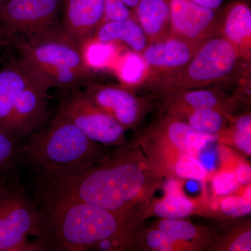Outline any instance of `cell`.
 Instances as JSON below:
<instances>
[{
	"instance_id": "obj_1",
	"label": "cell",
	"mask_w": 251,
	"mask_h": 251,
	"mask_svg": "<svg viewBox=\"0 0 251 251\" xmlns=\"http://www.w3.org/2000/svg\"><path fill=\"white\" fill-rule=\"evenodd\" d=\"M35 244L39 251H81L125 237L126 221L100 206L65 196L37 193Z\"/></svg>"
},
{
	"instance_id": "obj_2",
	"label": "cell",
	"mask_w": 251,
	"mask_h": 251,
	"mask_svg": "<svg viewBox=\"0 0 251 251\" xmlns=\"http://www.w3.org/2000/svg\"><path fill=\"white\" fill-rule=\"evenodd\" d=\"M96 163L74 169L38 172L37 193L75 198L126 219L145 183L143 171L126 160L100 166Z\"/></svg>"
},
{
	"instance_id": "obj_3",
	"label": "cell",
	"mask_w": 251,
	"mask_h": 251,
	"mask_svg": "<svg viewBox=\"0 0 251 251\" xmlns=\"http://www.w3.org/2000/svg\"><path fill=\"white\" fill-rule=\"evenodd\" d=\"M17 61L50 88L75 89L92 76L81 46L66 35L57 23L40 32L12 40Z\"/></svg>"
},
{
	"instance_id": "obj_4",
	"label": "cell",
	"mask_w": 251,
	"mask_h": 251,
	"mask_svg": "<svg viewBox=\"0 0 251 251\" xmlns=\"http://www.w3.org/2000/svg\"><path fill=\"white\" fill-rule=\"evenodd\" d=\"M98 143L72 122L55 115L50 122L28 136L21 145L25 158L38 172L57 171L90 166L97 162Z\"/></svg>"
},
{
	"instance_id": "obj_5",
	"label": "cell",
	"mask_w": 251,
	"mask_h": 251,
	"mask_svg": "<svg viewBox=\"0 0 251 251\" xmlns=\"http://www.w3.org/2000/svg\"><path fill=\"white\" fill-rule=\"evenodd\" d=\"M242 58L237 50L221 36L203 43L184 67L156 82L163 88L184 91L226 80Z\"/></svg>"
},
{
	"instance_id": "obj_6",
	"label": "cell",
	"mask_w": 251,
	"mask_h": 251,
	"mask_svg": "<svg viewBox=\"0 0 251 251\" xmlns=\"http://www.w3.org/2000/svg\"><path fill=\"white\" fill-rule=\"evenodd\" d=\"M0 175V251H39L35 243L39 211L36 198H31L17 178Z\"/></svg>"
},
{
	"instance_id": "obj_7",
	"label": "cell",
	"mask_w": 251,
	"mask_h": 251,
	"mask_svg": "<svg viewBox=\"0 0 251 251\" xmlns=\"http://www.w3.org/2000/svg\"><path fill=\"white\" fill-rule=\"evenodd\" d=\"M56 115L72 122L95 143L118 145L123 141L125 128L95 105L85 92L76 91L65 97Z\"/></svg>"
},
{
	"instance_id": "obj_8",
	"label": "cell",
	"mask_w": 251,
	"mask_h": 251,
	"mask_svg": "<svg viewBox=\"0 0 251 251\" xmlns=\"http://www.w3.org/2000/svg\"><path fill=\"white\" fill-rule=\"evenodd\" d=\"M63 0H6L0 6V27L6 41L40 32L59 23Z\"/></svg>"
},
{
	"instance_id": "obj_9",
	"label": "cell",
	"mask_w": 251,
	"mask_h": 251,
	"mask_svg": "<svg viewBox=\"0 0 251 251\" xmlns=\"http://www.w3.org/2000/svg\"><path fill=\"white\" fill-rule=\"evenodd\" d=\"M171 36L196 45L219 33L221 19L215 9L204 7L191 0H169Z\"/></svg>"
},
{
	"instance_id": "obj_10",
	"label": "cell",
	"mask_w": 251,
	"mask_h": 251,
	"mask_svg": "<svg viewBox=\"0 0 251 251\" xmlns=\"http://www.w3.org/2000/svg\"><path fill=\"white\" fill-rule=\"evenodd\" d=\"M49 90L47 85L32 75L15 104L8 129L15 138L21 140L28 137L44 125L48 117Z\"/></svg>"
},
{
	"instance_id": "obj_11",
	"label": "cell",
	"mask_w": 251,
	"mask_h": 251,
	"mask_svg": "<svg viewBox=\"0 0 251 251\" xmlns=\"http://www.w3.org/2000/svg\"><path fill=\"white\" fill-rule=\"evenodd\" d=\"M201 45L170 36L163 40L148 44L142 57L149 67V77L151 81L179 70L193 57Z\"/></svg>"
},
{
	"instance_id": "obj_12",
	"label": "cell",
	"mask_w": 251,
	"mask_h": 251,
	"mask_svg": "<svg viewBox=\"0 0 251 251\" xmlns=\"http://www.w3.org/2000/svg\"><path fill=\"white\" fill-rule=\"evenodd\" d=\"M61 13L62 31L81 46L103 23L104 0H63Z\"/></svg>"
},
{
	"instance_id": "obj_13",
	"label": "cell",
	"mask_w": 251,
	"mask_h": 251,
	"mask_svg": "<svg viewBox=\"0 0 251 251\" xmlns=\"http://www.w3.org/2000/svg\"><path fill=\"white\" fill-rule=\"evenodd\" d=\"M86 95L95 105L113 117L124 127L135 123L140 112L138 99L122 87L100 85L88 82L85 84Z\"/></svg>"
},
{
	"instance_id": "obj_14",
	"label": "cell",
	"mask_w": 251,
	"mask_h": 251,
	"mask_svg": "<svg viewBox=\"0 0 251 251\" xmlns=\"http://www.w3.org/2000/svg\"><path fill=\"white\" fill-rule=\"evenodd\" d=\"M31 78L17 60L0 71V127L8 132L16 100Z\"/></svg>"
},
{
	"instance_id": "obj_15",
	"label": "cell",
	"mask_w": 251,
	"mask_h": 251,
	"mask_svg": "<svg viewBox=\"0 0 251 251\" xmlns=\"http://www.w3.org/2000/svg\"><path fill=\"white\" fill-rule=\"evenodd\" d=\"M219 33L237 50L241 57L250 53L251 11L243 2L231 4L220 23Z\"/></svg>"
},
{
	"instance_id": "obj_16",
	"label": "cell",
	"mask_w": 251,
	"mask_h": 251,
	"mask_svg": "<svg viewBox=\"0 0 251 251\" xmlns=\"http://www.w3.org/2000/svg\"><path fill=\"white\" fill-rule=\"evenodd\" d=\"M135 10L149 44L171 36L170 6L167 0H140Z\"/></svg>"
},
{
	"instance_id": "obj_17",
	"label": "cell",
	"mask_w": 251,
	"mask_h": 251,
	"mask_svg": "<svg viewBox=\"0 0 251 251\" xmlns=\"http://www.w3.org/2000/svg\"><path fill=\"white\" fill-rule=\"evenodd\" d=\"M92 38L104 43L122 41L138 53L143 52L148 46L145 33L132 18L102 23Z\"/></svg>"
},
{
	"instance_id": "obj_18",
	"label": "cell",
	"mask_w": 251,
	"mask_h": 251,
	"mask_svg": "<svg viewBox=\"0 0 251 251\" xmlns=\"http://www.w3.org/2000/svg\"><path fill=\"white\" fill-rule=\"evenodd\" d=\"M167 135L173 145L181 152L193 155L199 152L208 143L214 141L213 134L202 133L183 122H172L168 126Z\"/></svg>"
},
{
	"instance_id": "obj_19",
	"label": "cell",
	"mask_w": 251,
	"mask_h": 251,
	"mask_svg": "<svg viewBox=\"0 0 251 251\" xmlns=\"http://www.w3.org/2000/svg\"><path fill=\"white\" fill-rule=\"evenodd\" d=\"M194 208L192 201L180 191L179 186L171 182L167 186V196L155 206L157 216L166 219H179L186 217Z\"/></svg>"
},
{
	"instance_id": "obj_20",
	"label": "cell",
	"mask_w": 251,
	"mask_h": 251,
	"mask_svg": "<svg viewBox=\"0 0 251 251\" xmlns=\"http://www.w3.org/2000/svg\"><path fill=\"white\" fill-rule=\"evenodd\" d=\"M82 57L90 69L108 67L117 59L115 43H104L90 38L81 45Z\"/></svg>"
},
{
	"instance_id": "obj_21",
	"label": "cell",
	"mask_w": 251,
	"mask_h": 251,
	"mask_svg": "<svg viewBox=\"0 0 251 251\" xmlns=\"http://www.w3.org/2000/svg\"><path fill=\"white\" fill-rule=\"evenodd\" d=\"M116 70L122 82L127 85H135L146 76L148 69L141 54L128 52L117 59Z\"/></svg>"
},
{
	"instance_id": "obj_22",
	"label": "cell",
	"mask_w": 251,
	"mask_h": 251,
	"mask_svg": "<svg viewBox=\"0 0 251 251\" xmlns=\"http://www.w3.org/2000/svg\"><path fill=\"white\" fill-rule=\"evenodd\" d=\"M19 139L0 127V175H10L21 158Z\"/></svg>"
},
{
	"instance_id": "obj_23",
	"label": "cell",
	"mask_w": 251,
	"mask_h": 251,
	"mask_svg": "<svg viewBox=\"0 0 251 251\" xmlns=\"http://www.w3.org/2000/svg\"><path fill=\"white\" fill-rule=\"evenodd\" d=\"M224 119L216 109H201L190 111L188 125L202 133L214 134L222 128Z\"/></svg>"
},
{
	"instance_id": "obj_24",
	"label": "cell",
	"mask_w": 251,
	"mask_h": 251,
	"mask_svg": "<svg viewBox=\"0 0 251 251\" xmlns=\"http://www.w3.org/2000/svg\"><path fill=\"white\" fill-rule=\"evenodd\" d=\"M179 101L190 111L201 109H216L219 99L215 92L209 90H196L185 92L180 96Z\"/></svg>"
},
{
	"instance_id": "obj_25",
	"label": "cell",
	"mask_w": 251,
	"mask_h": 251,
	"mask_svg": "<svg viewBox=\"0 0 251 251\" xmlns=\"http://www.w3.org/2000/svg\"><path fill=\"white\" fill-rule=\"evenodd\" d=\"M158 227L176 242L191 240L197 235V229L193 224L181 220L165 219Z\"/></svg>"
},
{
	"instance_id": "obj_26",
	"label": "cell",
	"mask_w": 251,
	"mask_h": 251,
	"mask_svg": "<svg viewBox=\"0 0 251 251\" xmlns=\"http://www.w3.org/2000/svg\"><path fill=\"white\" fill-rule=\"evenodd\" d=\"M175 173L184 179L203 180L207 172L204 165L193 155H182L175 164Z\"/></svg>"
},
{
	"instance_id": "obj_27",
	"label": "cell",
	"mask_w": 251,
	"mask_h": 251,
	"mask_svg": "<svg viewBox=\"0 0 251 251\" xmlns=\"http://www.w3.org/2000/svg\"><path fill=\"white\" fill-rule=\"evenodd\" d=\"M251 188L244 196H230L221 202V209L229 216H241L251 212Z\"/></svg>"
},
{
	"instance_id": "obj_28",
	"label": "cell",
	"mask_w": 251,
	"mask_h": 251,
	"mask_svg": "<svg viewBox=\"0 0 251 251\" xmlns=\"http://www.w3.org/2000/svg\"><path fill=\"white\" fill-rule=\"evenodd\" d=\"M251 126L250 115L240 117L236 123V144L238 148L249 155L251 153Z\"/></svg>"
},
{
	"instance_id": "obj_29",
	"label": "cell",
	"mask_w": 251,
	"mask_h": 251,
	"mask_svg": "<svg viewBox=\"0 0 251 251\" xmlns=\"http://www.w3.org/2000/svg\"><path fill=\"white\" fill-rule=\"evenodd\" d=\"M105 19L108 21H124L131 18L129 8L121 0H104Z\"/></svg>"
},
{
	"instance_id": "obj_30",
	"label": "cell",
	"mask_w": 251,
	"mask_h": 251,
	"mask_svg": "<svg viewBox=\"0 0 251 251\" xmlns=\"http://www.w3.org/2000/svg\"><path fill=\"white\" fill-rule=\"evenodd\" d=\"M239 184L234 173L227 171L216 175L212 181L214 191L219 195L229 194L236 189Z\"/></svg>"
},
{
	"instance_id": "obj_31",
	"label": "cell",
	"mask_w": 251,
	"mask_h": 251,
	"mask_svg": "<svg viewBox=\"0 0 251 251\" xmlns=\"http://www.w3.org/2000/svg\"><path fill=\"white\" fill-rule=\"evenodd\" d=\"M147 242L149 247L158 251H171L177 242L158 229L149 232Z\"/></svg>"
},
{
	"instance_id": "obj_32",
	"label": "cell",
	"mask_w": 251,
	"mask_h": 251,
	"mask_svg": "<svg viewBox=\"0 0 251 251\" xmlns=\"http://www.w3.org/2000/svg\"><path fill=\"white\" fill-rule=\"evenodd\" d=\"M229 250L232 251H250L251 250V231H247V232L239 235L232 242Z\"/></svg>"
},
{
	"instance_id": "obj_33",
	"label": "cell",
	"mask_w": 251,
	"mask_h": 251,
	"mask_svg": "<svg viewBox=\"0 0 251 251\" xmlns=\"http://www.w3.org/2000/svg\"><path fill=\"white\" fill-rule=\"evenodd\" d=\"M236 176L239 183L246 184L251 182V167L246 164H241L236 169Z\"/></svg>"
},
{
	"instance_id": "obj_34",
	"label": "cell",
	"mask_w": 251,
	"mask_h": 251,
	"mask_svg": "<svg viewBox=\"0 0 251 251\" xmlns=\"http://www.w3.org/2000/svg\"><path fill=\"white\" fill-rule=\"evenodd\" d=\"M196 4L211 9H216L222 4L224 0H191Z\"/></svg>"
},
{
	"instance_id": "obj_35",
	"label": "cell",
	"mask_w": 251,
	"mask_h": 251,
	"mask_svg": "<svg viewBox=\"0 0 251 251\" xmlns=\"http://www.w3.org/2000/svg\"><path fill=\"white\" fill-rule=\"evenodd\" d=\"M122 2L130 9H135L138 6L140 0H121Z\"/></svg>"
},
{
	"instance_id": "obj_36",
	"label": "cell",
	"mask_w": 251,
	"mask_h": 251,
	"mask_svg": "<svg viewBox=\"0 0 251 251\" xmlns=\"http://www.w3.org/2000/svg\"><path fill=\"white\" fill-rule=\"evenodd\" d=\"M6 41V38H5L4 33H3L2 29H1V27H0V47L3 46V44H4Z\"/></svg>"
},
{
	"instance_id": "obj_37",
	"label": "cell",
	"mask_w": 251,
	"mask_h": 251,
	"mask_svg": "<svg viewBox=\"0 0 251 251\" xmlns=\"http://www.w3.org/2000/svg\"><path fill=\"white\" fill-rule=\"evenodd\" d=\"M6 0H0V6H1V4H3V3L5 2Z\"/></svg>"
}]
</instances>
